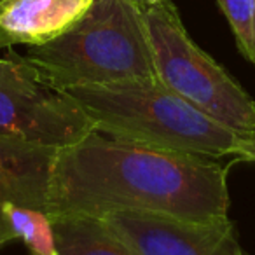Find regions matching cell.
<instances>
[{
  "label": "cell",
  "mask_w": 255,
  "mask_h": 255,
  "mask_svg": "<svg viewBox=\"0 0 255 255\" xmlns=\"http://www.w3.org/2000/svg\"><path fill=\"white\" fill-rule=\"evenodd\" d=\"M227 166L93 131L58 150L49 217L140 212L189 222L229 220Z\"/></svg>",
  "instance_id": "obj_1"
},
{
  "label": "cell",
  "mask_w": 255,
  "mask_h": 255,
  "mask_svg": "<svg viewBox=\"0 0 255 255\" xmlns=\"http://www.w3.org/2000/svg\"><path fill=\"white\" fill-rule=\"evenodd\" d=\"M114 138L191 156L236 157L241 136L173 93L159 79H129L63 89Z\"/></svg>",
  "instance_id": "obj_2"
},
{
  "label": "cell",
  "mask_w": 255,
  "mask_h": 255,
  "mask_svg": "<svg viewBox=\"0 0 255 255\" xmlns=\"http://www.w3.org/2000/svg\"><path fill=\"white\" fill-rule=\"evenodd\" d=\"M58 89L157 79L142 12L135 0H95L58 39L23 54Z\"/></svg>",
  "instance_id": "obj_3"
},
{
  "label": "cell",
  "mask_w": 255,
  "mask_h": 255,
  "mask_svg": "<svg viewBox=\"0 0 255 255\" xmlns=\"http://www.w3.org/2000/svg\"><path fill=\"white\" fill-rule=\"evenodd\" d=\"M142 12L157 79L241 138L255 136V100L201 49L170 0H135Z\"/></svg>",
  "instance_id": "obj_4"
},
{
  "label": "cell",
  "mask_w": 255,
  "mask_h": 255,
  "mask_svg": "<svg viewBox=\"0 0 255 255\" xmlns=\"http://www.w3.org/2000/svg\"><path fill=\"white\" fill-rule=\"evenodd\" d=\"M96 131L93 119L63 89L51 86L23 54L0 58V138L67 149Z\"/></svg>",
  "instance_id": "obj_5"
},
{
  "label": "cell",
  "mask_w": 255,
  "mask_h": 255,
  "mask_svg": "<svg viewBox=\"0 0 255 255\" xmlns=\"http://www.w3.org/2000/svg\"><path fill=\"white\" fill-rule=\"evenodd\" d=\"M136 255H250L240 243L233 220L189 222L140 212L100 217Z\"/></svg>",
  "instance_id": "obj_6"
},
{
  "label": "cell",
  "mask_w": 255,
  "mask_h": 255,
  "mask_svg": "<svg viewBox=\"0 0 255 255\" xmlns=\"http://www.w3.org/2000/svg\"><path fill=\"white\" fill-rule=\"evenodd\" d=\"M95 0H0V49L35 47L67 33Z\"/></svg>",
  "instance_id": "obj_7"
},
{
  "label": "cell",
  "mask_w": 255,
  "mask_h": 255,
  "mask_svg": "<svg viewBox=\"0 0 255 255\" xmlns=\"http://www.w3.org/2000/svg\"><path fill=\"white\" fill-rule=\"evenodd\" d=\"M58 149L0 138V205L26 206L49 215V191Z\"/></svg>",
  "instance_id": "obj_8"
},
{
  "label": "cell",
  "mask_w": 255,
  "mask_h": 255,
  "mask_svg": "<svg viewBox=\"0 0 255 255\" xmlns=\"http://www.w3.org/2000/svg\"><path fill=\"white\" fill-rule=\"evenodd\" d=\"M60 255H136L96 217H51Z\"/></svg>",
  "instance_id": "obj_9"
},
{
  "label": "cell",
  "mask_w": 255,
  "mask_h": 255,
  "mask_svg": "<svg viewBox=\"0 0 255 255\" xmlns=\"http://www.w3.org/2000/svg\"><path fill=\"white\" fill-rule=\"evenodd\" d=\"M21 240L30 255H60L53 219L42 210L0 205V247Z\"/></svg>",
  "instance_id": "obj_10"
},
{
  "label": "cell",
  "mask_w": 255,
  "mask_h": 255,
  "mask_svg": "<svg viewBox=\"0 0 255 255\" xmlns=\"http://www.w3.org/2000/svg\"><path fill=\"white\" fill-rule=\"evenodd\" d=\"M240 53L255 65V0H217Z\"/></svg>",
  "instance_id": "obj_11"
},
{
  "label": "cell",
  "mask_w": 255,
  "mask_h": 255,
  "mask_svg": "<svg viewBox=\"0 0 255 255\" xmlns=\"http://www.w3.org/2000/svg\"><path fill=\"white\" fill-rule=\"evenodd\" d=\"M234 159L247 161V163H255V136H252V138H241Z\"/></svg>",
  "instance_id": "obj_12"
}]
</instances>
